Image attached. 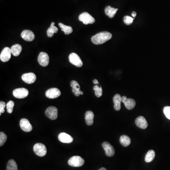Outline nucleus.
Masks as SVG:
<instances>
[{
	"instance_id": "5",
	"label": "nucleus",
	"mask_w": 170,
	"mask_h": 170,
	"mask_svg": "<svg viewBox=\"0 0 170 170\" xmlns=\"http://www.w3.org/2000/svg\"><path fill=\"white\" fill-rule=\"evenodd\" d=\"M29 94V91L25 88H19L14 90L13 94L17 98L22 99L27 97Z\"/></svg>"
},
{
	"instance_id": "20",
	"label": "nucleus",
	"mask_w": 170,
	"mask_h": 170,
	"mask_svg": "<svg viewBox=\"0 0 170 170\" xmlns=\"http://www.w3.org/2000/svg\"><path fill=\"white\" fill-rule=\"evenodd\" d=\"M94 114L91 111H88L85 113V120L86 124L88 126H90L94 123Z\"/></svg>"
},
{
	"instance_id": "4",
	"label": "nucleus",
	"mask_w": 170,
	"mask_h": 170,
	"mask_svg": "<svg viewBox=\"0 0 170 170\" xmlns=\"http://www.w3.org/2000/svg\"><path fill=\"white\" fill-rule=\"evenodd\" d=\"M33 150L35 154L39 157H44L47 154V148L43 144H36L34 146Z\"/></svg>"
},
{
	"instance_id": "31",
	"label": "nucleus",
	"mask_w": 170,
	"mask_h": 170,
	"mask_svg": "<svg viewBox=\"0 0 170 170\" xmlns=\"http://www.w3.org/2000/svg\"><path fill=\"white\" fill-rule=\"evenodd\" d=\"M134 19L130 16H125L123 18L124 22L127 25H130L133 23Z\"/></svg>"
},
{
	"instance_id": "9",
	"label": "nucleus",
	"mask_w": 170,
	"mask_h": 170,
	"mask_svg": "<svg viewBox=\"0 0 170 170\" xmlns=\"http://www.w3.org/2000/svg\"><path fill=\"white\" fill-rule=\"evenodd\" d=\"M61 94V92L60 90L57 88H51L46 91L45 96L47 98L50 99L56 98L60 96Z\"/></svg>"
},
{
	"instance_id": "1",
	"label": "nucleus",
	"mask_w": 170,
	"mask_h": 170,
	"mask_svg": "<svg viewBox=\"0 0 170 170\" xmlns=\"http://www.w3.org/2000/svg\"><path fill=\"white\" fill-rule=\"evenodd\" d=\"M112 37V34L107 31H104L100 32L92 36L91 41L94 45H99L110 40Z\"/></svg>"
},
{
	"instance_id": "22",
	"label": "nucleus",
	"mask_w": 170,
	"mask_h": 170,
	"mask_svg": "<svg viewBox=\"0 0 170 170\" xmlns=\"http://www.w3.org/2000/svg\"><path fill=\"white\" fill-rule=\"evenodd\" d=\"M22 47L19 44H16L12 46L11 47V53L14 56H19L22 51Z\"/></svg>"
},
{
	"instance_id": "32",
	"label": "nucleus",
	"mask_w": 170,
	"mask_h": 170,
	"mask_svg": "<svg viewBox=\"0 0 170 170\" xmlns=\"http://www.w3.org/2000/svg\"><path fill=\"white\" fill-rule=\"evenodd\" d=\"M163 113L167 118L170 120V106H165L163 109Z\"/></svg>"
},
{
	"instance_id": "14",
	"label": "nucleus",
	"mask_w": 170,
	"mask_h": 170,
	"mask_svg": "<svg viewBox=\"0 0 170 170\" xmlns=\"http://www.w3.org/2000/svg\"><path fill=\"white\" fill-rule=\"evenodd\" d=\"M20 127L24 132H28L32 130L33 127L28 119L23 118L20 121Z\"/></svg>"
},
{
	"instance_id": "11",
	"label": "nucleus",
	"mask_w": 170,
	"mask_h": 170,
	"mask_svg": "<svg viewBox=\"0 0 170 170\" xmlns=\"http://www.w3.org/2000/svg\"><path fill=\"white\" fill-rule=\"evenodd\" d=\"M11 48L8 47H6L1 51L0 55V59L1 61L3 62H7L9 61L11 59Z\"/></svg>"
},
{
	"instance_id": "26",
	"label": "nucleus",
	"mask_w": 170,
	"mask_h": 170,
	"mask_svg": "<svg viewBox=\"0 0 170 170\" xmlns=\"http://www.w3.org/2000/svg\"><path fill=\"white\" fill-rule=\"evenodd\" d=\"M155 152L153 150H150L146 153L145 156V160L146 163H150L153 161L155 157Z\"/></svg>"
},
{
	"instance_id": "3",
	"label": "nucleus",
	"mask_w": 170,
	"mask_h": 170,
	"mask_svg": "<svg viewBox=\"0 0 170 170\" xmlns=\"http://www.w3.org/2000/svg\"><path fill=\"white\" fill-rule=\"evenodd\" d=\"M80 21L82 22L85 25L93 24L95 22V20L90 14L86 12H83L78 17Z\"/></svg>"
},
{
	"instance_id": "25",
	"label": "nucleus",
	"mask_w": 170,
	"mask_h": 170,
	"mask_svg": "<svg viewBox=\"0 0 170 170\" xmlns=\"http://www.w3.org/2000/svg\"><path fill=\"white\" fill-rule=\"evenodd\" d=\"M120 141L121 144L124 147L129 146L131 143V140L130 137L125 135L121 136L120 138Z\"/></svg>"
},
{
	"instance_id": "24",
	"label": "nucleus",
	"mask_w": 170,
	"mask_h": 170,
	"mask_svg": "<svg viewBox=\"0 0 170 170\" xmlns=\"http://www.w3.org/2000/svg\"><path fill=\"white\" fill-rule=\"evenodd\" d=\"M59 26L60 27V28H61V31L64 32L65 35H69L73 32V29L71 26L65 25L64 24L61 23H59Z\"/></svg>"
},
{
	"instance_id": "27",
	"label": "nucleus",
	"mask_w": 170,
	"mask_h": 170,
	"mask_svg": "<svg viewBox=\"0 0 170 170\" xmlns=\"http://www.w3.org/2000/svg\"><path fill=\"white\" fill-rule=\"evenodd\" d=\"M6 170H18V166L14 160H9L7 163Z\"/></svg>"
},
{
	"instance_id": "6",
	"label": "nucleus",
	"mask_w": 170,
	"mask_h": 170,
	"mask_svg": "<svg viewBox=\"0 0 170 170\" xmlns=\"http://www.w3.org/2000/svg\"><path fill=\"white\" fill-rule=\"evenodd\" d=\"M69 61L72 64L76 66V67L80 68L83 66V62L80 56L77 54L74 53H72L69 55Z\"/></svg>"
},
{
	"instance_id": "23",
	"label": "nucleus",
	"mask_w": 170,
	"mask_h": 170,
	"mask_svg": "<svg viewBox=\"0 0 170 170\" xmlns=\"http://www.w3.org/2000/svg\"><path fill=\"white\" fill-rule=\"evenodd\" d=\"M55 23L53 22L51 24L50 27L47 30V35L49 37H53L54 34L56 33L58 31V29L55 26Z\"/></svg>"
},
{
	"instance_id": "15",
	"label": "nucleus",
	"mask_w": 170,
	"mask_h": 170,
	"mask_svg": "<svg viewBox=\"0 0 170 170\" xmlns=\"http://www.w3.org/2000/svg\"><path fill=\"white\" fill-rule=\"evenodd\" d=\"M21 36L24 40L26 41L31 42L35 39V35L33 32L29 30H24L21 34Z\"/></svg>"
},
{
	"instance_id": "33",
	"label": "nucleus",
	"mask_w": 170,
	"mask_h": 170,
	"mask_svg": "<svg viewBox=\"0 0 170 170\" xmlns=\"http://www.w3.org/2000/svg\"><path fill=\"white\" fill-rule=\"evenodd\" d=\"M5 107V103L3 101H1L0 102V115H1V113H3L5 112L4 108Z\"/></svg>"
},
{
	"instance_id": "18",
	"label": "nucleus",
	"mask_w": 170,
	"mask_h": 170,
	"mask_svg": "<svg viewBox=\"0 0 170 170\" xmlns=\"http://www.w3.org/2000/svg\"><path fill=\"white\" fill-rule=\"evenodd\" d=\"M135 123L140 129H146L148 126V122L143 116H139L135 120Z\"/></svg>"
},
{
	"instance_id": "21",
	"label": "nucleus",
	"mask_w": 170,
	"mask_h": 170,
	"mask_svg": "<svg viewBox=\"0 0 170 170\" xmlns=\"http://www.w3.org/2000/svg\"><path fill=\"white\" fill-rule=\"evenodd\" d=\"M118 11V9L113 8L110 6H107L105 7V14L108 16L110 18H113L115 15Z\"/></svg>"
},
{
	"instance_id": "10",
	"label": "nucleus",
	"mask_w": 170,
	"mask_h": 170,
	"mask_svg": "<svg viewBox=\"0 0 170 170\" xmlns=\"http://www.w3.org/2000/svg\"><path fill=\"white\" fill-rule=\"evenodd\" d=\"M23 81L28 84H33L36 81V75L32 72L25 73L21 77Z\"/></svg>"
},
{
	"instance_id": "19",
	"label": "nucleus",
	"mask_w": 170,
	"mask_h": 170,
	"mask_svg": "<svg viewBox=\"0 0 170 170\" xmlns=\"http://www.w3.org/2000/svg\"><path fill=\"white\" fill-rule=\"evenodd\" d=\"M114 108L115 110L118 111L121 110V103L122 102L121 96L120 94H116L113 98Z\"/></svg>"
},
{
	"instance_id": "34",
	"label": "nucleus",
	"mask_w": 170,
	"mask_h": 170,
	"mask_svg": "<svg viewBox=\"0 0 170 170\" xmlns=\"http://www.w3.org/2000/svg\"><path fill=\"white\" fill-rule=\"evenodd\" d=\"M93 83L94 84H99V82L97 80H96V79H94V80H93Z\"/></svg>"
},
{
	"instance_id": "2",
	"label": "nucleus",
	"mask_w": 170,
	"mask_h": 170,
	"mask_svg": "<svg viewBox=\"0 0 170 170\" xmlns=\"http://www.w3.org/2000/svg\"><path fill=\"white\" fill-rule=\"evenodd\" d=\"M85 163L84 159L80 156H73L68 161V164L72 167H80Z\"/></svg>"
},
{
	"instance_id": "17",
	"label": "nucleus",
	"mask_w": 170,
	"mask_h": 170,
	"mask_svg": "<svg viewBox=\"0 0 170 170\" xmlns=\"http://www.w3.org/2000/svg\"><path fill=\"white\" fill-rule=\"evenodd\" d=\"M58 139L59 141L64 143H71L73 141V138L71 136L64 132H61L59 134Z\"/></svg>"
},
{
	"instance_id": "36",
	"label": "nucleus",
	"mask_w": 170,
	"mask_h": 170,
	"mask_svg": "<svg viewBox=\"0 0 170 170\" xmlns=\"http://www.w3.org/2000/svg\"><path fill=\"white\" fill-rule=\"evenodd\" d=\"M98 170H106V169L105 168L102 167L100 168V169H99Z\"/></svg>"
},
{
	"instance_id": "8",
	"label": "nucleus",
	"mask_w": 170,
	"mask_h": 170,
	"mask_svg": "<svg viewBox=\"0 0 170 170\" xmlns=\"http://www.w3.org/2000/svg\"><path fill=\"white\" fill-rule=\"evenodd\" d=\"M38 61L42 66L46 67L49 63V57L45 52H41L38 57Z\"/></svg>"
},
{
	"instance_id": "13",
	"label": "nucleus",
	"mask_w": 170,
	"mask_h": 170,
	"mask_svg": "<svg viewBox=\"0 0 170 170\" xmlns=\"http://www.w3.org/2000/svg\"><path fill=\"white\" fill-rule=\"evenodd\" d=\"M122 102L124 104L125 107L128 110H132L135 107L136 105V101L132 98H127L126 96L121 97Z\"/></svg>"
},
{
	"instance_id": "16",
	"label": "nucleus",
	"mask_w": 170,
	"mask_h": 170,
	"mask_svg": "<svg viewBox=\"0 0 170 170\" xmlns=\"http://www.w3.org/2000/svg\"><path fill=\"white\" fill-rule=\"evenodd\" d=\"M71 86L72 88V91L75 96H79L80 94L81 95L83 94V92L80 90V87L77 81L75 80L71 81Z\"/></svg>"
},
{
	"instance_id": "35",
	"label": "nucleus",
	"mask_w": 170,
	"mask_h": 170,
	"mask_svg": "<svg viewBox=\"0 0 170 170\" xmlns=\"http://www.w3.org/2000/svg\"><path fill=\"white\" fill-rule=\"evenodd\" d=\"M132 15L133 18H135L136 16L137 15V13L135 11H133L132 12Z\"/></svg>"
},
{
	"instance_id": "28",
	"label": "nucleus",
	"mask_w": 170,
	"mask_h": 170,
	"mask_svg": "<svg viewBox=\"0 0 170 170\" xmlns=\"http://www.w3.org/2000/svg\"><path fill=\"white\" fill-rule=\"evenodd\" d=\"M93 89L94 90L95 95L97 97H101L103 94L102 88L99 85H96L93 87Z\"/></svg>"
},
{
	"instance_id": "29",
	"label": "nucleus",
	"mask_w": 170,
	"mask_h": 170,
	"mask_svg": "<svg viewBox=\"0 0 170 170\" xmlns=\"http://www.w3.org/2000/svg\"><path fill=\"white\" fill-rule=\"evenodd\" d=\"M14 106V102L13 101L11 100L7 103V104H6V109L8 113H12Z\"/></svg>"
},
{
	"instance_id": "7",
	"label": "nucleus",
	"mask_w": 170,
	"mask_h": 170,
	"mask_svg": "<svg viewBox=\"0 0 170 170\" xmlns=\"http://www.w3.org/2000/svg\"><path fill=\"white\" fill-rule=\"evenodd\" d=\"M45 115L51 120H55L58 117V109L55 106H50L45 112Z\"/></svg>"
},
{
	"instance_id": "12",
	"label": "nucleus",
	"mask_w": 170,
	"mask_h": 170,
	"mask_svg": "<svg viewBox=\"0 0 170 170\" xmlns=\"http://www.w3.org/2000/svg\"><path fill=\"white\" fill-rule=\"evenodd\" d=\"M102 146L105 151V154L108 157H113L115 154V150L113 146L108 142H105L102 144Z\"/></svg>"
},
{
	"instance_id": "30",
	"label": "nucleus",
	"mask_w": 170,
	"mask_h": 170,
	"mask_svg": "<svg viewBox=\"0 0 170 170\" xmlns=\"http://www.w3.org/2000/svg\"><path fill=\"white\" fill-rule=\"evenodd\" d=\"M7 136L3 132L0 133V146H3L7 140Z\"/></svg>"
}]
</instances>
